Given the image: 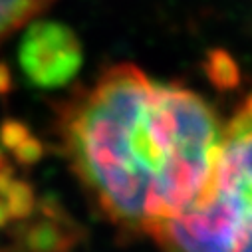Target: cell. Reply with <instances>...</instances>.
Masks as SVG:
<instances>
[{
	"label": "cell",
	"instance_id": "4",
	"mask_svg": "<svg viewBox=\"0 0 252 252\" xmlns=\"http://www.w3.org/2000/svg\"><path fill=\"white\" fill-rule=\"evenodd\" d=\"M30 187L12 173L4 147L0 143V228H4L14 217H20L30 209L32 203Z\"/></svg>",
	"mask_w": 252,
	"mask_h": 252
},
{
	"label": "cell",
	"instance_id": "3",
	"mask_svg": "<svg viewBox=\"0 0 252 252\" xmlns=\"http://www.w3.org/2000/svg\"><path fill=\"white\" fill-rule=\"evenodd\" d=\"M82 56V44L68 26L52 20H32L24 26L18 62L34 86H66L80 70Z\"/></svg>",
	"mask_w": 252,
	"mask_h": 252
},
{
	"label": "cell",
	"instance_id": "5",
	"mask_svg": "<svg viewBox=\"0 0 252 252\" xmlns=\"http://www.w3.org/2000/svg\"><path fill=\"white\" fill-rule=\"evenodd\" d=\"M54 0H0V44L38 18Z\"/></svg>",
	"mask_w": 252,
	"mask_h": 252
},
{
	"label": "cell",
	"instance_id": "2",
	"mask_svg": "<svg viewBox=\"0 0 252 252\" xmlns=\"http://www.w3.org/2000/svg\"><path fill=\"white\" fill-rule=\"evenodd\" d=\"M147 236L159 252H252V94L222 125L203 193Z\"/></svg>",
	"mask_w": 252,
	"mask_h": 252
},
{
	"label": "cell",
	"instance_id": "1",
	"mask_svg": "<svg viewBox=\"0 0 252 252\" xmlns=\"http://www.w3.org/2000/svg\"><path fill=\"white\" fill-rule=\"evenodd\" d=\"M60 135L101 215L147 236L203 193L222 123L199 94L119 64L66 107Z\"/></svg>",
	"mask_w": 252,
	"mask_h": 252
}]
</instances>
